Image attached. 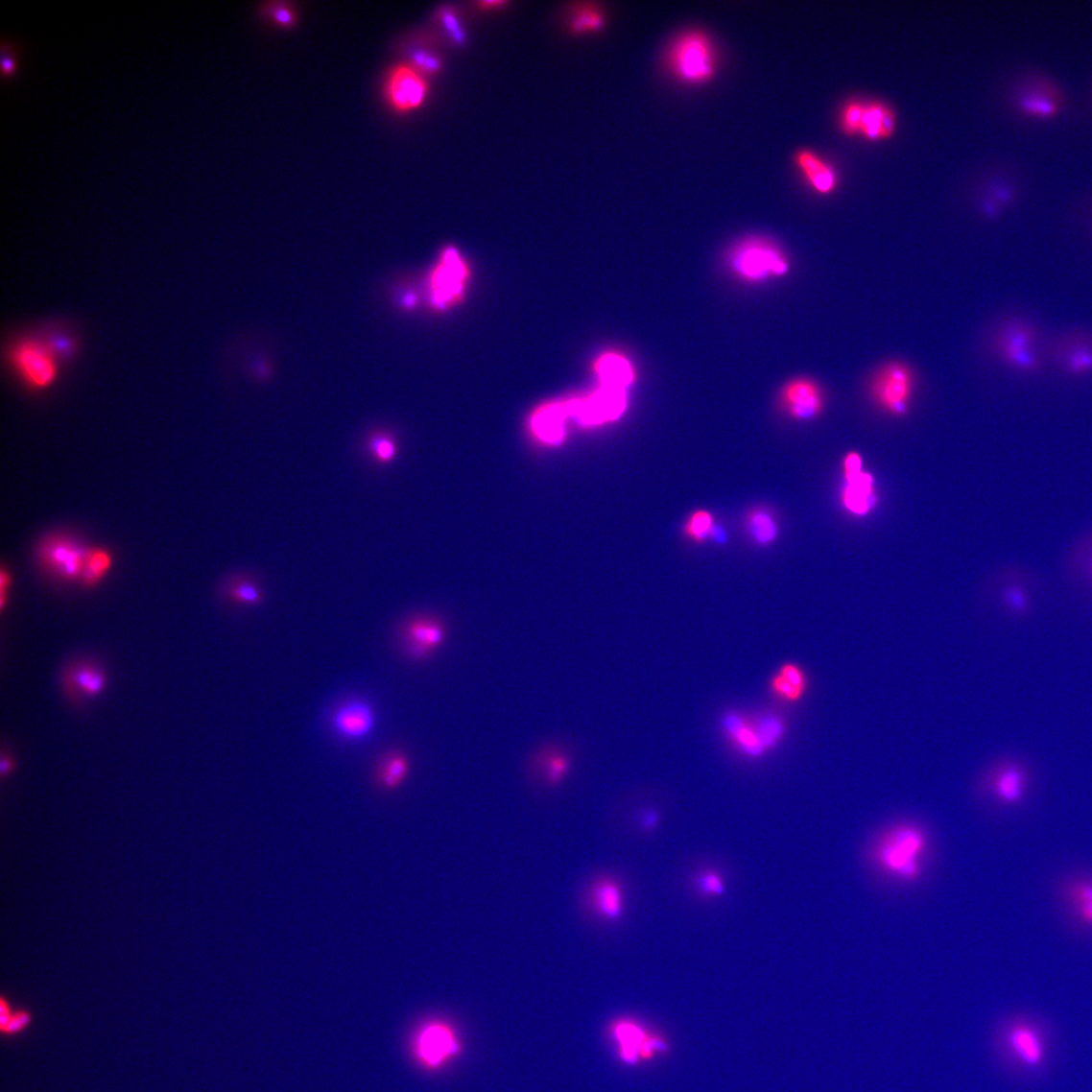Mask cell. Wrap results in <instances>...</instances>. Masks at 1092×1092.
<instances>
[{"label":"cell","mask_w":1092,"mask_h":1092,"mask_svg":"<svg viewBox=\"0 0 1092 1092\" xmlns=\"http://www.w3.org/2000/svg\"><path fill=\"white\" fill-rule=\"evenodd\" d=\"M1045 337L1037 324L1024 317H1012L997 328L993 347L997 356L1009 368L1024 374L1042 371Z\"/></svg>","instance_id":"6da1fadb"},{"label":"cell","mask_w":1092,"mask_h":1092,"mask_svg":"<svg viewBox=\"0 0 1092 1092\" xmlns=\"http://www.w3.org/2000/svg\"><path fill=\"white\" fill-rule=\"evenodd\" d=\"M927 837L919 826L899 824L882 836L875 845L874 861L885 873L902 882H914L921 875V859Z\"/></svg>","instance_id":"7a4b0ae2"},{"label":"cell","mask_w":1092,"mask_h":1092,"mask_svg":"<svg viewBox=\"0 0 1092 1092\" xmlns=\"http://www.w3.org/2000/svg\"><path fill=\"white\" fill-rule=\"evenodd\" d=\"M668 65L674 77L684 83L711 81L717 70V55L708 36L689 31L677 36L669 51Z\"/></svg>","instance_id":"3957f363"},{"label":"cell","mask_w":1092,"mask_h":1092,"mask_svg":"<svg viewBox=\"0 0 1092 1092\" xmlns=\"http://www.w3.org/2000/svg\"><path fill=\"white\" fill-rule=\"evenodd\" d=\"M10 363L18 378L35 391L51 388L59 375V360L46 339L26 337L10 351Z\"/></svg>","instance_id":"277c9868"},{"label":"cell","mask_w":1092,"mask_h":1092,"mask_svg":"<svg viewBox=\"0 0 1092 1092\" xmlns=\"http://www.w3.org/2000/svg\"><path fill=\"white\" fill-rule=\"evenodd\" d=\"M1046 363L1071 379L1092 374V330L1071 328L1045 339Z\"/></svg>","instance_id":"5b68a950"},{"label":"cell","mask_w":1092,"mask_h":1092,"mask_svg":"<svg viewBox=\"0 0 1092 1092\" xmlns=\"http://www.w3.org/2000/svg\"><path fill=\"white\" fill-rule=\"evenodd\" d=\"M914 389L911 368L900 363L881 368L874 375L870 391L875 403L894 416L906 415Z\"/></svg>","instance_id":"8992f818"},{"label":"cell","mask_w":1092,"mask_h":1092,"mask_svg":"<svg viewBox=\"0 0 1092 1092\" xmlns=\"http://www.w3.org/2000/svg\"><path fill=\"white\" fill-rule=\"evenodd\" d=\"M611 1030L619 1058L628 1065L653 1060L669 1050L663 1035L649 1031L634 1020H617Z\"/></svg>","instance_id":"52a82bcc"},{"label":"cell","mask_w":1092,"mask_h":1092,"mask_svg":"<svg viewBox=\"0 0 1092 1092\" xmlns=\"http://www.w3.org/2000/svg\"><path fill=\"white\" fill-rule=\"evenodd\" d=\"M984 783L1000 804L1019 805L1031 784L1030 767L1020 759L1004 758L988 768Z\"/></svg>","instance_id":"ba28073f"},{"label":"cell","mask_w":1092,"mask_h":1092,"mask_svg":"<svg viewBox=\"0 0 1092 1092\" xmlns=\"http://www.w3.org/2000/svg\"><path fill=\"white\" fill-rule=\"evenodd\" d=\"M446 638L447 629L441 621L414 617L400 629L399 646L407 660L423 663L444 646Z\"/></svg>","instance_id":"9c48e42d"},{"label":"cell","mask_w":1092,"mask_h":1092,"mask_svg":"<svg viewBox=\"0 0 1092 1092\" xmlns=\"http://www.w3.org/2000/svg\"><path fill=\"white\" fill-rule=\"evenodd\" d=\"M428 96L427 79L409 63L394 66L389 73L385 97L390 107L399 114L420 108Z\"/></svg>","instance_id":"30bf717a"},{"label":"cell","mask_w":1092,"mask_h":1092,"mask_svg":"<svg viewBox=\"0 0 1092 1092\" xmlns=\"http://www.w3.org/2000/svg\"><path fill=\"white\" fill-rule=\"evenodd\" d=\"M461 1045L453 1029L443 1022L424 1025L414 1044V1052L421 1064L430 1069L443 1066L455 1058Z\"/></svg>","instance_id":"8fae6325"},{"label":"cell","mask_w":1092,"mask_h":1092,"mask_svg":"<svg viewBox=\"0 0 1092 1092\" xmlns=\"http://www.w3.org/2000/svg\"><path fill=\"white\" fill-rule=\"evenodd\" d=\"M330 727L339 739L356 743L368 738L375 728L373 706L362 699H349L338 704L330 715Z\"/></svg>","instance_id":"7c38bea8"},{"label":"cell","mask_w":1092,"mask_h":1092,"mask_svg":"<svg viewBox=\"0 0 1092 1092\" xmlns=\"http://www.w3.org/2000/svg\"><path fill=\"white\" fill-rule=\"evenodd\" d=\"M626 407V390L601 386L588 400L572 402L564 409L574 414L582 423L597 424L617 419Z\"/></svg>","instance_id":"4fadbf2b"},{"label":"cell","mask_w":1092,"mask_h":1092,"mask_svg":"<svg viewBox=\"0 0 1092 1092\" xmlns=\"http://www.w3.org/2000/svg\"><path fill=\"white\" fill-rule=\"evenodd\" d=\"M723 728L729 742L747 758L758 760L767 754L755 719L749 720L738 712H728L723 719Z\"/></svg>","instance_id":"5bb4252c"},{"label":"cell","mask_w":1092,"mask_h":1092,"mask_svg":"<svg viewBox=\"0 0 1092 1092\" xmlns=\"http://www.w3.org/2000/svg\"><path fill=\"white\" fill-rule=\"evenodd\" d=\"M88 552L67 539L56 538L44 546L42 558L47 566L66 580L83 577Z\"/></svg>","instance_id":"9a60e30c"},{"label":"cell","mask_w":1092,"mask_h":1092,"mask_svg":"<svg viewBox=\"0 0 1092 1092\" xmlns=\"http://www.w3.org/2000/svg\"><path fill=\"white\" fill-rule=\"evenodd\" d=\"M1062 102L1059 88L1040 75L1028 78L1018 100V106L1029 115L1046 116L1056 112Z\"/></svg>","instance_id":"2e32d148"},{"label":"cell","mask_w":1092,"mask_h":1092,"mask_svg":"<svg viewBox=\"0 0 1092 1092\" xmlns=\"http://www.w3.org/2000/svg\"><path fill=\"white\" fill-rule=\"evenodd\" d=\"M783 400L790 415L796 420L815 419L823 409L821 391L809 380L791 382L784 390Z\"/></svg>","instance_id":"e0dca14e"},{"label":"cell","mask_w":1092,"mask_h":1092,"mask_svg":"<svg viewBox=\"0 0 1092 1092\" xmlns=\"http://www.w3.org/2000/svg\"><path fill=\"white\" fill-rule=\"evenodd\" d=\"M1006 1044L1015 1059L1035 1068L1045 1059L1043 1039L1037 1030L1027 1023L1012 1025L1007 1032Z\"/></svg>","instance_id":"ac0fdd59"},{"label":"cell","mask_w":1092,"mask_h":1092,"mask_svg":"<svg viewBox=\"0 0 1092 1092\" xmlns=\"http://www.w3.org/2000/svg\"><path fill=\"white\" fill-rule=\"evenodd\" d=\"M736 259V267L748 277L760 278L768 273L784 274L787 262L774 249L752 245L743 249Z\"/></svg>","instance_id":"d6986e66"},{"label":"cell","mask_w":1092,"mask_h":1092,"mask_svg":"<svg viewBox=\"0 0 1092 1092\" xmlns=\"http://www.w3.org/2000/svg\"><path fill=\"white\" fill-rule=\"evenodd\" d=\"M842 501L846 510L856 516L868 515L877 503L874 477L862 472L844 477Z\"/></svg>","instance_id":"ffe728a7"},{"label":"cell","mask_w":1092,"mask_h":1092,"mask_svg":"<svg viewBox=\"0 0 1092 1092\" xmlns=\"http://www.w3.org/2000/svg\"><path fill=\"white\" fill-rule=\"evenodd\" d=\"M591 906L605 920L616 921L625 914L626 896L623 887L613 878H601L593 884Z\"/></svg>","instance_id":"44dd1931"},{"label":"cell","mask_w":1092,"mask_h":1092,"mask_svg":"<svg viewBox=\"0 0 1092 1092\" xmlns=\"http://www.w3.org/2000/svg\"><path fill=\"white\" fill-rule=\"evenodd\" d=\"M411 763L407 752L392 748L376 762L373 776L376 785L387 791L400 788L409 776Z\"/></svg>","instance_id":"7402d4cb"},{"label":"cell","mask_w":1092,"mask_h":1092,"mask_svg":"<svg viewBox=\"0 0 1092 1092\" xmlns=\"http://www.w3.org/2000/svg\"><path fill=\"white\" fill-rule=\"evenodd\" d=\"M572 763L569 751L558 746H549L537 752L534 766L539 770L545 785L558 787L569 776Z\"/></svg>","instance_id":"603a6c76"},{"label":"cell","mask_w":1092,"mask_h":1092,"mask_svg":"<svg viewBox=\"0 0 1092 1092\" xmlns=\"http://www.w3.org/2000/svg\"><path fill=\"white\" fill-rule=\"evenodd\" d=\"M795 163L817 193L830 195L835 191L837 177L833 168L811 150H801L795 156Z\"/></svg>","instance_id":"cb8c5ba5"},{"label":"cell","mask_w":1092,"mask_h":1092,"mask_svg":"<svg viewBox=\"0 0 1092 1092\" xmlns=\"http://www.w3.org/2000/svg\"><path fill=\"white\" fill-rule=\"evenodd\" d=\"M1061 897L1069 910L1087 927L1092 928V878H1077L1065 882Z\"/></svg>","instance_id":"d4e9b609"},{"label":"cell","mask_w":1092,"mask_h":1092,"mask_svg":"<svg viewBox=\"0 0 1092 1092\" xmlns=\"http://www.w3.org/2000/svg\"><path fill=\"white\" fill-rule=\"evenodd\" d=\"M894 130L895 116L890 108L878 103L865 105L860 133L876 141L891 137Z\"/></svg>","instance_id":"484cf974"},{"label":"cell","mask_w":1092,"mask_h":1092,"mask_svg":"<svg viewBox=\"0 0 1092 1092\" xmlns=\"http://www.w3.org/2000/svg\"><path fill=\"white\" fill-rule=\"evenodd\" d=\"M463 276V270L457 253L449 250L435 280V300L438 304H444L461 291Z\"/></svg>","instance_id":"4316f807"},{"label":"cell","mask_w":1092,"mask_h":1092,"mask_svg":"<svg viewBox=\"0 0 1092 1092\" xmlns=\"http://www.w3.org/2000/svg\"><path fill=\"white\" fill-rule=\"evenodd\" d=\"M597 372L601 386L626 390L633 381L630 364L623 356L608 354L599 361Z\"/></svg>","instance_id":"83f0119b"},{"label":"cell","mask_w":1092,"mask_h":1092,"mask_svg":"<svg viewBox=\"0 0 1092 1092\" xmlns=\"http://www.w3.org/2000/svg\"><path fill=\"white\" fill-rule=\"evenodd\" d=\"M106 680L105 673L97 666L89 664L75 666L66 677L68 687L78 690L88 698L98 696L105 689Z\"/></svg>","instance_id":"f1b7e54d"},{"label":"cell","mask_w":1092,"mask_h":1092,"mask_svg":"<svg viewBox=\"0 0 1092 1092\" xmlns=\"http://www.w3.org/2000/svg\"><path fill=\"white\" fill-rule=\"evenodd\" d=\"M567 415L566 409L553 406L543 410L534 420V428L541 439L550 442H558L562 437V421Z\"/></svg>","instance_id":"f546056e"},{"label":"cell","mask_w":1092,"mask_h":1092,"mask_svg":"<svg viewBox=\"0 0 1092 1092\" xmlns=\"http://www.w3.org/2000/svg\"><path fill=\"white\" fill-rule=\"evenodd\" d=\"M748 533L761 545L773 542L778 534V526L773 516L763 510H752L748 516Z\"/></svg>","instance_id":"4dcf8cb0"},{"label":"cell","mask_w":1092,"mask_h":1092,"mask_svg":"<svg viewBox=\"0 0 1092 1092\" xmlns=\"http://www.w3.org/2000/svg\"><path fill=\"white\" fill-rule=\"evenodd\" d=\"M112 567V557L103 549L88 552L82 580L87 586L97 585Z\"/></svg>","instance_id":"1f68e13d"},{"label":"cell","mask_w":1092,"mask_h":1092,"mask_svg":"<svg viewBox=\"0 0 1092 1092\" xmlns=\"http://www.w3.org/2000/svg\"><path fill=\"white\" fill-rule=\"evenodd\" d=\"M605 15L601 10L593 7H582L573 13L570 20V30L575 35L598 33L605 28Z\"/></svg>","instance_id":"d6a6232c"},{"label":"cell","mask_w":1092,"mask_h":1092,"mask_svg":"<svg viewBox=\"0 0 1092 1092\" xmlns=\"http://www.w3.org/2000/svg\"><path fill=\"white\" fill-rule=\"evenodd\" d=\"M696 890L708 898L720 897L725 890L724 879L717 871L703 870L696 876Z\"/></svg>","instance_id":"836d02e7"},{"label":"cell","mask_w":1092,"mask_h":1092,"mask_svg":"<svg viewBox=\"0 0 1092 1092\" xmlns=\"http://www.w3.org/2000/svg\"><path fill=\"white\" fill-rule=\"evenodd\" d=\"M20 49V46L10 37H3L0 53H2V77L5 82L12 80L16 75Z\"/></svg>","instance_id":"e575fe53"},{"label":"cell","mask_w":1092,"mask_h":1092,"mask_svg":"<svg viewBox=\"0 0 1092 1092\" xmlns=\"http://www.w3.org/2000/svg\"><path fill=\"white\" fill-rule=\"evenodd\" d=\"M229 598L233 600L235 604L247 606L259 605L263 600L259 587L249 581H241L234 583L229 590Z\"/></svg>","instance_id":"d590c367"},{"label":"cell","mask_w":1092,"mask_h":1092,"mask_svg":"<svg viewBox=\"0 0 1092 1092\" xmlns=\"http://www.w3.org/2000/svg\"><path fill=\"white\" fill-rule=\"evenodd\" d=\"M409 64L423 74L425 78L439 74L442 68L439 56L425 49L412 51Z\"/></svg>","instance_id":"8d00e7d4"},{"label":"cell","mask_w":1092,"mask_h":1092,"mask_svg":"<svg viewBox=\"0 0 1092 1092\" xmlns=\"http://www.w3.org/2000/svg\"><path fill=\"white\" fill-rule=\"evenodd\" d=\"M368 446L372 458L380 463H390L397 455V446L393 440L381 433L372 436Z\"/></svg>","instance_id":"74e56055"},{"label":"cell","mask_w":1092,"mask_h":1092,"mask_svg":"<svg viewBox=\"0 0 1092 1092\" xmlns=\"http://www.w3.org/2000/svg\"><path fill=\"white\" fill-rule=\"evenodd\" d=\"M712 516L705 511L695 512L686 524V534L695 541L705 540L712 532Z\"/></svg>","instance_id":"f35d334b"},{"label":"cell","mask_w":1092,"mask_h":1092,"mask_svg":"<svg viewBox=\"0 0 1092 1092\" xmlns=\"http://www.w3.org/2000/svg\"><path fill=\"white\" fill-rule=\"evenodd\" d=\"M439 20L450 39L458 46L465 43V33L459 15L453 9L444 8L439 12Z\"/></svg>","instance_id":"ab89813d"},{"label":"cell","mask_w":1092,"mask_h":1092,"mask_svg":"<svg viewBox=\"0 0 1092 1092\" xmlns=\"http://www.w3.org/2000/svg\"><path fill=\"white\" fill-rule=\"evenodd\" d=\"M865 105L858 102L851 103L843 109L842 128L848 135H856L861 131Z\"/></svg>","instance_id":"60d3db41"},{"label":"cell","mask_w":1092,"mask_h":1092,"mask_svg":"<svg viewBox=\"0 0 1092 1092\" xmlns=\"http://www.w3.org/2000/svg\"><path fill=\"white\" fill-rule=\"evenodd\" d=\"M771 688L779 700L788 703H796L800 701L805 693L795 688L794 685H791L778 673H776V675L772 677Z\"/></svg>","instance_id":"b9f144b4"},{"label":"cell","mask_w":1092,"mask_h":1092,"mask_svg":"<svg viewBox=\"0 0 1092 1092\" xmlns=\"http://www.w3.org/2000/svg\"><path fill=\"white\" fill-rule=\"evenodd\" d=\"M1006 606L1016 615H1026L1030 609V598L1021 587L1007 589L1005 596Z\"/></svg>","instance_id":"7bdbcfd3"},{"label":"cell","mask_w":1092,"mask_h":1092,"mask_svg":"<svg viewBox=\"0 0 1092 1092\" xmlns=\"http://www.w3.org/2000/svg\"><path fill=\"white\" fill-rule=\"evenodd\" d=\"M784 679L795 688L805 692L807 689V677L801 667L796 664L787 663L780 667L777 672Z\"/></svg>","instance_id":"ee69618b"},{"label":"cell","mask_w":1092,"mask_h":1092,"mask_svg":"<svg viewBox=\"0 0 1092 1092\" xmlns=\"http://www.w3.org/2000/svg\"><path fill=\"white\" fill-rule=\"evenodd\" d=\"M46 342L59 361L65 356L72 355L75 348L72 339L61 334L53 335L47 338Z\"/></svg>","instance_id":"f6af8a7d"},{"label":"cell","mask_w":1092,"mask_h":1092,"mask_svg":"<svg viewBox=\"0 0 1092 1092\" xmlns=\"http://www.w3.org/2000/svg\"><path fill=\"white\" fill-rule=\"evenodd\" d=\"M272 20L282 28H291L296 23L294 11L284 4H275L270 8Z\"/></svg>","instance_id":"bcb514c9"},{"label":"cell","mask_w":1092,"mask_h":1092,"mask_svg":"<svg viewBox=\"0 0 1092 1092\" xmlns=\"http://www.w3.org/2000/svg\"><path fill=\"white\" fill-rule=\"evenodd\" d=\"M843 467L844 477L856 475L863 470V460L859 454L850 453L844 458Z\"/></svg>","instance_id":"7dc6e473"},{"label":"cell","mask_w":1092,"mask_h":1092,"mask_svg":"<svg viewBox=\"0 0 1092 1092\" xmlns=\"http://www.w3.org/2000/svg\"><path fill=\"white\" fill-rule=\"evenodd\" d=\"M29 1016L27 1013L21 1012L11 1016L8 1024L2 1028L7 1033H14L23 1029L29 1023Z\"/></svg>","instance_id":"c3c4849f"},{"label":"cell","mask_w":1092,"mask_h":1092,"mask_svg":"<svg viewBox=\"0 0 1092 1092\" xmlns=\"http://www.w3.org/2000/svg\"><path fill=\"white\" fill-rule=\"evenodd\" d=\"M12 583L11 576L5 570L0 575V589H2V607L5 608L6 593L9 591Z\"/></svg>","instance_id":"681fc988"},{"label":"cell","mask_w":1092,"mask_h":1092,"mask_svg":"<svg viewBox=\"0 0 1092 1092\" xmlns=\"http://www.w3.org/2000/svg\"><path fill=\"white\" fill-rule=\"evenodd\" d=\"M508 5H510V3L498 2V0H495V2H482L479 4V8H480V10L488 12V11L501 10Z\"/></svg>","instance_id":"f907efd6"},{"label":"cell","mask_w":1092,"mask_h":1092,"mask_svg":"<svg viewBox=\"0 0 1092 1092\" xmlns=\"http://www.w3.org/2000/svg\"><path fill=\"white\" fill-rule=\"evenodd\" d=\"M657 819L658 816L655 813L647 812L642 819L643 826L647 828V830H651V828H653L656 825Z\"/></svg>","instance_id":"816d5d0a"},{"label":"cell","mask_w":1092,"mask_h":1092,"mask_svg":"<svg viewBox=\"0 0 1092 1092\" xmlns=\"http://www.w3.org/2000/svg\"><path fill=\"white\" fill-rule=\"evenodd\" d=\"M0 769H2L3 776L9 774L10 772L13 769L12 760L9 757L3 756L2 763H0Z\"/></svg>","instance_id":"f5cc1de1"},{"label":"cell","mask_w":1092,"mask_h":1092,"mask_svg":"<svg viewBox=\"0 0 1092 1092\" xmlns=\"http://www.w3.org/2000/svg\"><path fill=\"white\" fill-rule=\"evenodd\" d=\"M1087 575H1088V578L1090 579V581L1092 582V552H1091L1089 558H1088V561H1087Z\"/></svg>","instance_id":"db71d44e"}]
</instances>
